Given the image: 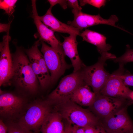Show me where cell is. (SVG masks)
I'll return each instance as SVG.
<instances>
[{
  "mask_svg": "<svg viewBox=\"0 0 133 133\" xmlns=\"http://www.w3.org/2000/svg\"><path fill=\"white\" fill-rule=\"evenodd\" d=\"M116 57L115 55L108 52L103 53L96 64L89 66L83 64L80 70L84 83L90 86L96 94L99 93L103 88L110 75L104 69L105 61Z\"/></svg>",
  "mask_w": 133,
  "mask_h": 133,
  "instance_id": "3957f363",
  "label": "cell"
},
{
  "mask_svg": "<svg viewBox=\"0 0 133 133\" xmlns=\"http://www.w3.org/2000/svg\"><path fill=\"white\" fill-rule=\"evenodd\" d=\"M129 99L131 100H133V91H132L130 93L129 95Z\"/></svg>",
  "mask_w": 133,
  "mask_h": 133,
  "instance_id": "f546056e",
  "label": "cell"
},
{
  "mask_svg": "<svg viewBox=\"0 0 133 133\" xmlns=\"http://www.w3.org/2000/svg\"><path fill=\"white\" fill-rule=\"evenodd\" d=\"M49 100L35 102L28 108L17 123L22 128L36 133L40 130L45 119L51 112Z\"/></svg>",
  "mask_w": 133,
  "mask_h": 133,
  "instance_id": "277c9868",
  "label": "cell"
},
{
  "mask_svg": "<svg viewBox=\"0 0 133 133\" xmlns=\"http://www.w3.org/2000/svg\"><path fill=\"white\" fill-rule=\"evenodd\" d=\"M72 21H69L67 24L80 31L92 26L100 24L109 25L120 29L126 32V31L116 25V23L118 21V18L116 15H111L108 19L101 17L99 14L92 15L84 13L82 11L74 13Z\"/></svg>",
  "mask_w": 133,
  "mask_h": 133,
  "instance_id": "30bf717a",
  "label": "cell"
},
{
  "mask_svg": "<svg viewBox=\"0 0 133 133\" xmlns=\"http://www.w3.org/2000/svg\"><path fill=\"white\" fill-rule=\"evenodd\" d=\"M40 41L42 45L41 51L50 74L51 82H54L70 66L65 61L63 50H57Z\"/></svg>",
  "mask_w": 133,
  "mask_h": 133,
  "instance_id": "5b68a950",
  "label": "cell"
},
{
  "mask_svg": "<svg viewBox=\"0 0 133 133\" xmlns=\"http://www.w3.org/2000/svg\"><path fill=\"white\" fill-rule=\"evenodd\" d=\"M7 133H35L21 127L17 123H10L6 125Z\"/></svg>",
  "mask_w": 133,
  "mask_h": 133,
  "instance_id": "ffe728a7",
  "label": "cell"
},
{
  "mask_svg": "<svg viewBox=\"0 0 133 133\" xmlns=\"http://www.w3.org/2000/svg\"><path fill=\"white\" fill-rule=\"evenodd\" d=\"M83 128L86 133H107L101 124L96 127L88 126Z\"/></svg>",
  "mask_w": 133,
  "mask_h": 133,
  "instance_id": "7402d4cb",
  "label": "cell"
},
{
  "mask_svg": "<svg viewBox=\"0 0 133 133\" xmlns=\"http://www.w3.org/2000/svg\"><path fill=\"white\" fill-rule=\"evenodd\" d=\"M50 7H52L56 4H59L64 9H66L67 7V0H48Z\"/></svg>",
  "mask_w": 133,
  "mask_h": 133,
  "instance_id": "d4e9b609",
  "label": "cell"
},
{
  "mask_svg": "<svg viewBox=\"0 0 133 133\" xmlns=\"http://www.w3.org/2000/svg\"><path fill=\"white\" fill-rule=\"evenodd\" d=\"M3 36L0 43V86L9 85L12 78L13 59L10 53L9 42L11 37L9 32Z\"/></svg>",
  "mask_w": 133,
  "mask_h": 133,
  "instance_id": "8fae6325",
  "label": "cell"
},
{
  "mask_svg": "<svg viewBox=\"0 0 133 133\" xmlns=\"http://www.w3.org/2000/svg\"><path fill=\"white\" fill-rule=\"evenodd\" d=\"M127 106L101 120L107 133H133V121L128 114Z\"/></svg>",
  "mask_w": 133,
  "mask_h": 133,
  "instance_id": "52a82bcc",
  "label": "cell"
},
{
  "mask_svg": "<svg viewBox=\"0 0 133 133\" xmlns=\"http://www.w3.org/2000/svg\"><path fill=\"white\" fill-rule=\"evenodd\" d=\"M52 103L55 104L56 110L63 118L72 125L84 128L101 125L100 120L89 109L82 108L69 99L60 100Z\"/></svg>",
  "mask_w": 133,
  "mask_h": 133,
  "instance_id": "6da1fadb",
  "label": "cell"
},
{
  "mask_svg": "<svg viewBox=\"0 0 133 133\" xmlns=\"http://www.w3.org/2000/svg\"><path fill=\"white\" fill-rule=\"evenodd\" d=\"M32 16L40 36V40L50 45L51 47L59 51L63 50L62 43L56 37L54 32L48 28L40 20L37 11L35 0H32Z\"/></svg>",
  "mask_w": 133,
  "mask_h": 133,
  "instance_id": "7c38bea8",
  "label": "cell"
},
{
  "mask_svg": "<svg viewBox=\"0 0 133 133\" xmlns=\"http://www.w3.org/2000/svg\"><path fill=\"white\" fill-rule=\"evenodd\" d=\"M17 0H0V8L9 16L12 15L15 11V8Z\"/></svg>",
  "mask_w": 133,
  "mask_h": 133,
  "instance_id": "d6986e66",
  "label": "cell"
},
{
  "mask_svg": "<svg viewBox=\"0 0 133 133\" xmlns=\"http://www.w3.org/2000/svg\"><path fill=\"white\" fill-rule=\"evenodd\" d=\"M80 36L83 40L95 46L101 55L108 52L111 46L106 43V37L104 35L87 29H85Z\"/></svg>",
  "mask_w": 133,
  "mask_h": 133,
  "instance_id": "2e32d148",
  "label": "cell"
},
{
  "mask_svg": "<svg viewBox=\"0 0 133 133\" xmlns=\"http://www.w3.org/2000/svg\"><path fill=\"white\" fill-rule=\"evenodd\" d=\"M66 122L64 124V129L63 133H71L72 128V125Z\"/></svg>",
  "mask_w": 133,
  "mask_h": 133,
  "instance_id": "4316f807",
  "label": "cell"
},
{
  "mask_svg": "<svg viewBox=\"0 0 133 133\" xmlns=\"http://www.w3.org/2000/svg\"><path fill=\"white\" fill-rule=\"evenodd\" d=\"M11 22L7 24H0V32H6L7 33L9 32L10 25Z\"/></svg>",
  "mask_w": 133,
  "mask_h": 133,
  "instance_id": "484cf974",
  "label": "cell"
},
{
  "mask_svg": "<svg viewBox=\"0 0 133 133\" xmlns=\"http://www.w3.org/2000/svg\"><path fill=\"white\" fill-rule=\"evenodd\" d=\"M84 84L80 70L73 72L62 79L57 87L49 95V100L52 102L62 99H69L78 87Z\"/></svg>",
  "mask_w": 133,
  "mask_h": 133,
  "instance_id": "ba28073f",
  "label": "cell"
},
{
  "mask_svg": "<svg viewBox=\"0 0 133 133\" xmlns=\"http://www.w3.org/2000/svg\"><path fill=\"white\" fill-rule=\"evenodd\" d=\"M52 8L50 7L44 15L39 16L40 20L45 25L54 32L67 33L69 35L75 34L80 36L81 31L58 19L52 13Z\"/></svg>",
  "mask_w": 133,
  "mask_h": 133,
  "instance_id": "5bb4252c",
  "label": "cell"
},
{
  "mask_svg": "<svg viewBox=\"0 0 133 133\" xmlns=\"http://www.w3.org/2000/svg\"><path fill=\"white\" fill-rule=\"evenodd\" d=\"M79 1L81 6H84L88 4L99 9L104 6L107 1L105 0H81Z\"/></svg>",
  "mask_w": 133,
  "mask_h": 133,
  "instance_id": "44dd1931",
  "label": "cell"
},
{
  "mask_svg": "<svg viewBox=\"0 0 133 133\" xmlns=\"http://www.w3.org/2000/svg\"><path fill=\"white\" fill-rule=\"evenodd\" d=\"M13 62L12 78L17 85L31 92L36 91L38 80L26 56L18 49L14 55Z\"/></svg>",
  "mask_w": 133,
  "mask_h": 133,
  "instance_id": "7a4b0ae2",
  "label": "cell"
},
{
  "mask_svg": "<svg viewBox=\"0 0 133 133\" xmlns=\"http://www.w3.org/2000/svg\"><path fill=\"white\" fill-rule=\"evenodd\" d=\"M126 100L109 97L99 93L96 94L94 101L89 107V110L101 120L126 106H124Z\"/></svg>",
  "mask_w": 133,
  "mask_h": 133,
  "instance_id": "8992f818",
  "label": "cell"
},
{
  "mask_svg": "<svg viewBox=\"0 0 133 133\" xmlns=\"http://www.w3.org/2000/svg\"><path fill=\"white\" fill-rule=\"evenodd\" d=\"M23 100L20 97L9 93H1L0 96V113L5 117H11L21 110Z\"/></svg>",
  "mask_w": 133,
  "mask_h": 133,
  "instance_id": "4fadbf2b",
  "label": "cell"
},
{
  "mask_svg": "<svg viewBox=\"0 0 133 133\" xmlns=\"http://www.w3.org/2000/svg\"><path fill=\"white\" fill-rule=\"evenodd\" d=\"M73 129L76 133H86L82 127H79L76 125L73 126Z\"/></svg>",
  "mask_w": 133,
  "mask_h": 133,
  "instance_id": "f1b7e54d",
  "label": "cell"
},
{
  "mask_svg": "<svg viewBox=\"0 0 133 133\" xmlns=\"http://www.w3.org/2000/svg\"><path fill=\"white\" fill-rule=\"evenodd\" d=\"M96 96V94L91 90L89 86L84 84L78 87L69 99L79 105L89 107L93 102Z\"/></svg>",
  "mask_w": 133,
  "mask_h": 133,
  "instance_id": "ac0fdd59",
  "label": "cell"
},
{
  "mask_svg": "<svg viewBox=\"0 0 133 133\" xmlns=\"http://www.w3.org/2000/svg\"><path fill=\"white\" fill-rule=\"evenodd\" d=\"M121 77L124 84L126 86H133V74L124 73L121 75Z\"/></svg>",
  "mask_w": 133,
  "mask_h": 133,
  "instance_id": "cb8c5ba5",
  "label": "cell"
},
{
  "mask_svg": "<svg viewBox=\"0 0 133 133\" xmlns=\"http://www.w3.org/2000/svg\"><path fill=\"white\" fill-rule=\"evenodd\" d=\"M67 4L68 6L73 8V14L82 11V8L79 5L78 0H67Z\"/></svg>",
  "mask_w": 133,
  "mask_h": 133,
  "instance_id": "603a6c76",
  "label": "cell"
},
{
  "mask_svg": "<svg viewBox=\"0 0 133 133\" xmlns=\"http://www.w3.org/2000/svg\"><path fill=\"white\" fill-rule=\"evenodd\" d=\"M61 114L55 110L51 112L46 117L40 130L42 133H63L64 124Z\"/></svg>",
  "mask_w": 133,
  "mask_h": 133,
  "instance_id": "e0dca14e",
  "label": "cell"
},
{
  "mask_svg": "<svg viewBox=\"0 0 133 133\" xmlns=\"http://www.w3.org/2000/svg\"><path fill=\"white\" fill-rule=\"evenodd\" d=\"M7 128L1 120H0V133H7Z\"/></svg>",
  "mask_w": 133,
  "mask_h": 133,
  "instance_id": "83f0119b",
  "label": "cell"
},
{
  "mask_svg": "<svg viewBox=\"0 0 133 133\" xmlns=\"http://www.w3.org/2000/svg\"><path fill=\"white\" fill-rule=\"evenodd\" d=\"M77 35H70L68 36H63L64 40L62 45L64 54L70 59L74 68L73 72L80 71L84 64L79 57L78 50V42L76 40Z\"/></svg>",
  "mask_w": 133,
  "mask_h": 133,
  "instance_id": "9a60e30c",
  "label": "cell"
},
{
  "mask_svg": "<svg viewBox=\"0 0 133 133\" xmlns=\"http://www.w3.org/2000/svg\"><path fill=\"white\" fill-rule=\"evenodd\" d=\"M124 64L119 63L118 69L110 75L99 93L111 97L130 99L129 95L132 90L124 84L121 76L124 73Z\"/></svg>",
  "mask_w": 133,
  "mask_h": 133,
  "instance_id": "9c48e42d",
  "label": "cell"
}]
</instances>
